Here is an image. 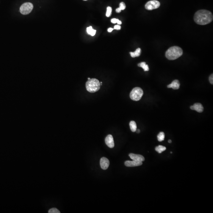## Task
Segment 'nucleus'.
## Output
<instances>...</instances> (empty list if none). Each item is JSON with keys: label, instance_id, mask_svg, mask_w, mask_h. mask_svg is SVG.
<instances>
[{"label": "nucleus", "instance_id": "f257e3e1", "mask_svg": "<svg viewBox=\"0 0 213 213\" xmlns=\"http://www.w3.org/2000/svg\"><path fill=\"white\" fill-rule=\"evenodd\" d=\"M212 13L205 9L200 10L195 13L194 16L195 22L198 25H205L210 23L213 20Z\"/></svg>", "mask_w": 213, "mask_h": 213}, {"label": "nucleus", "instance_id": "f03ea898", "mask_svg": "<svg viewBox=\"0 0 213 213\" xmlns=\"http://www.w3.org/2000/svg\"><path fill=\"white\" fill-rule=\"evenodd\" d=\"M183 50L178 46L169 48L166 53V56L169 60H175L180 57L183 54Z\"/></svg>", "mask_w": 213, "mask_h": 213}, {"label": "nucleus", "instance_id": "7ed1b4c3", "mask_svg": "<svg viewBox=\"0 0 213 213\" xmlns=\"http://www.w3.org/2000/svg\"><path fill=\"white\" fill-rule=\"evenodd\" d=\"M86 90L89 92L94 93L98 91L100 88V83L96 79H90L86 83Z\"/></svg>", "mask_w": 213, "mask_h": 213}, {"label": "nucleus", "instance_id": "20e7f679", "mask_svg": "<svg viewBox=\"0 0 213 213\" xmlns=\"http://www.w3.org/2000/svg\"><path fill=\"white\" fill-rule=\"evenodd\" d=\"M143 94L142 89L140 87H135L132 90L130 94V97L131 100L138 101L141 100Z\"/></svg>", "mask_w": 213, "mask_h": 213}, {"label": "nucleus", "instance_id": "39448f33", "mask_svg": "<svg viewBox=\"0 0 213 213\" xmlns=\"http://www.w3.org/2000/svg\"><path fill=\"white\" fill-rule=\"evenodd\" d=\"M33 8V5L31 3H26L21 5L20 8V12L23 15L30 14Z\"/></svg>", "mask_w": 213, "mask_h": 213}, {"label": "nucleus", "instance_id": "423d86ee", "mask_svg": "<svg viewBox=\"0 0 213 213\" xmlns=\"http://www.w3.org/2000/svg\"><path fill=\"white\" fill-rule=\"evenodd\" d=\"M160 6V3L156 0H152L148 1L145 5V8L148 10H153L158 8Z\"/></svg>", "mask_w": 213, "mask_h": 213}, {"label": "nucleus", "instance_id": "0eeeda50", "mask_svg": "<svg viewBox=\"0 0 213 213\" xmlns=\"http://www.w3.org/2000/svg\"><path fill=\"white\" fill-rule=\"evenodd\" d=\"M101 167L103 170H106L109 167L110 162L108 159L105 157H103L100 160Z\"/></svg>", "mask_w": 213, "mask_h": 213}, {"label": "nucleus", "instance_id": "6e6552de", "mask_svg": "<svg viewBox=\"0 0 213 213\" xmlns=\"http://www.w3.org/2000/svg\"><path fill=\"white\" fill-rule=\"evenodd\" d=\"M106 144L109 147L112 148L114 146V141L113 136L111 135H108L105 139Z\"/></svg>", "mask_w": 213, "mask_h": 213}, {"label": "nucleus", "instance_id": "1a4fd4ad", "mask_svg": "<svg viewBox=\"0 0 213 213\" xmlns=\"http://www.w3.org/2000/svg\"><path fill=\"white\" fill-rule=\"evenodd\" d=\"M130 158L133 160L135 161H140L142 162L144 161L145 159L144 157L142 156L139 154H136L134 153H130L129 155Z\"/></svg>", "mask_w": 213, "mask_h": 213}, {"label": "nucleus", "instance_id": "9d476101", "mask_svg": "<svg viewBox=\"0 0 213 213\" xmlns=\"http://www.w3.org/2000/svg\"><path fill=\"white\" fill-rule=\"evenodd\" d=\"M124 164L125 166L127 167H134L141 166L142 165V162L135 161L134 160H133L132 161H126L125 162Z\"/></svg>", "mask_w": 213, "mask_h": 213}, {"label": "nucleus", "instance_id": "9b49d317", "mask_svg": "<svg viewBox=\"0 0 213 213\" xmlns=\"http://www.w3.org/2000/svg\"><path fill=\"white\" fill-rule=\"evenodd\" d=\"M191 110H195L199 113H202L204 111L203 106L200 103H195L193 105L190 106Z\"/></svg>", "mask_w": 213, "mask_h": 213}, {"label": "nucleus", "instance_id": "f8f14e48", "mask_svg": "<svg viewBox=\"0 0 213 213\" xmlns=\"http://www.w3.org/2000/svg\"><path fill=\"white\" fill-rule=\"evenodd\" d=\"M180 86V83L178 80H175L167 86L168 88H172L174 90L178 89Z\"/></svg>", "mask_w": 213, "mask_h": 213}, {"label": "nucleus", "instance_id": "ddd939ff", "mask_svg": "<svg viewBox=\"0 0 213 213\" xmlns=\"http://www.w3.org/2000/svg\"><path fill=\"white\" fill-rule=\"evenodd\" d=\"M141 49L139 48L136 50L135 52H130V54L131 57H133V58H135V57L140 56L141 54Z\"/></svg>", "mask_w": 213, "mask_h": 213}, {"label": "nucleus", "instance_id": "4468645a", "mask_svg": "<svg viewBox=\"0 0 213 213\" xmlns=\"http://www.w3.org/2000/svg\"><path fill=\"white\" fill-rule=\"evenodd\" d=\"M130 126L131 130L132 132H135L137 127L136 123L135 121H131L130 123Z\"/></svg>", "mask_w": 213, "mask_h": 213}, {"label": "nucleus", "instance_id": "2eb2a0df", "mask_svg": "<svg viewBox=\"0 0 213 213\" xmlns=\"http://www.w3.org/2000/svg\"><path fill=\"white\" fill-rule=\"evenodd\" d=\"M138 66L140 67H142L144 71H149V68L148 65H147L145 62H142L138 64Z\"/></svg>", "mask_w": 213, "mask_h": 213}, {"label": "nucleus", "instance_id": "dca6fc26", "mask_svg": "<svg viewBox=\"0 0 213 213\" xmlns=\"http://www.w3.org/2000/svg\"><path fill=\"white\" fill-rule=\"evenodd\" d=\"M166 150V148L162 145H159L158 147H156L155 148V150H156V152L159 153H161L162 152L165 151Z\"/></svg>", "mask_w": 213, "mask_h": 213}, {"label": "nucleus", "instance_id": "f3484780", "mask_svg": "<svg viewBox=\"0 0 213 213\" xmlns=\"http://www.w3.org/2000/svg\"><path fill=\"white\" fill-rule=\"evenodd\" d=\"M164 137H165V135H164V133L163 132H160L159 134L157 136L158 141L159 142L163 141L164 140Z\"/></svg>", "mask_w": 213, "mask_h": 213}, {"label": "nucleus", "instance_id": "a211bd4d", "mask_svg": "<svg viewBox=\"0 0 213 213\" xmlns=\"http://www.w3.org/2000/svg\"><path fill=\"white\" fill-rule=\"evenodd\" d=\"M112 11V9L111 7H110V6L107 7L106 14V16L107 17H109L111 16V15Z\"/></svg>", "mask_w": 213, "mask_h": 213}, {"label": "nucleus", "instance_id": "6ab92c4d", "mask_svg": "<svg viewBox=\"0 0 213 213\" xmlns=\"http://www.w3.org/2000/svg\"><path fill=\"white\" fill-rule=\"evenodd\" d=\"M49 213H60L59 210L56 208H53L49 210L48 211Z\"/></svg>", "mask_w": 213, "mask_h": 213}, {"label": "nucleus", "instance_id": "aec40b11", "mask_svg": "<svg viewBox=\"0 0 213 213\" xmlns=\"http://www.w3.org/2000/svg\"><path fill=\"white\" fill-rule=\"evenodd\" d=\"M119 8L121 9V10H124L126 8V6H125V4L124 2H121L120 4V6Z\"/></svg>", "mask_w": 213, "mask_h": 213}, {"label": "nucleus", "instance_id": "412c9836", "mask_svg": "<svg viewBox=\"0 0 213 213\" xmlns=\"http://www.w3.org/2000/svg\"><path fill=\"white\" fill-rule=\"evenodd\" d=\"M93 29L92 28V26H90L89 27H88L87 28V32L88 33V34H91V33L92 32V31H93Z\"/></svg>", "mask_w": 213, "mask_h": 213}, {"label": "nucleus", "instance_id": "4be33fe9", "mask_svg": "<svg viewBox=\"0 0 213 213\" xmlns=\"http://www.w3.org/2000/svg\"><path fill=\"white\" fill-rule=\"evenodd\" d=\"M209 81H210V83L211 84H213V74H211L210 75V77H209Z\"/></svg>", "mask_w": 213, "mask_h": 213}, {"label": "nucleus", "instance_id": "5701e85b", "mask_svg": "<svg viewBox=\"0 0 213 213\" xmlns=\"http://www.w3.org/2000/svg\"><path fill=\"white\" fill-rule=\"evenodd\" d=\"M114 29L116 30H120L121 29V26L120 25H116L114 26Z\"/></svg>", "mask_w": 213, "mask_h": 213}, {"label": "nucleus", "instance_id": "b1692460", "mask_svg": "<svg viewBox=\"0 0 213 213\" xmlns=\"http://www.w3.org/2000/svg\"><path fill=\"white\" fill-rule=\"evenodd\" d=\"M117 20H118V19H116V18H114V19H112L111 20V22L112 23L115 24V23H117Z\"/></svg>", "mask_w": 213, "mask_h": 213}, {"label": "nucleus", "instance_id": "393cba45", "mask_svg": "<svg viewBox=\"0 0 213 213\" xmlns=\"http://www.w3.org/2000/svg\"><path fill=\"white\" fill-rule=\"evenodd\" d=\"M95 33H96V30L93 29L92 32L90 34V35H91L92 36H94L95 35Z\"/></svg>", "mask_w": 213, "mask_h": 213}, {"label": "nucleus", "instance_id": "a878e982", "mask_svg": "<svg viewBox=\"0 0 213 213\" xmlns=\"http://www.w3.org/2000/svg\"><path fill=\"white\" fill-rule=\"evenodd\" d=\"M121 11H122V10H121V9H120L119 8H117L116 9V12H117V13H120V12H121Z\"/></svg>", "mask_w": 213, "mask_h": 213}, {"label": "nucleus", "instance_id": "bb28decb", "mask_svg": "<svg viewBox=\"0 0 213 213\" xmlns=\"http://www.w3.org/2000/svg\"><path fill=\"white\" fill-rule=\"evenodd\" d=\"M113 30V28H109L108 29V32H109V33H111V32Z\"/></svg>", "mask_w": 213, "mask_h": 213}, {"label": "nucleus", "instance_id": "cd10ccee", "mask_svg": "<svg viewBox=\"0 0 213 213\" xmlns=\"http://www.w3.org/2000/svg\"><path fill=\"white\" fill-rule=\"evenodd\" d=\"M117 23L119 25H121L122 24V22L118 19L117 21Z\"/></svg>", "mask_w": 213, "mask_h": 213}, {"label": "nucleus", "instance_id": "c85d7f7f", "mask_svg": "<svg viewBox=\"0 0 213 213\" xmlns=\"http://www.w3.org/2000/svg\"><path fill=\"white\" fill-rule=\"evenodd\" d=\"M136 132L137 133H140V130H139V129H137V130H136Z\"/></svg>", "mask_w": 213, "mask_h": 213}, {"label": "nucleus", "instance_id": "c756f323", "mask_svg": "<svg viewBox=\"0 0 213 213\" xmlns=\"http://www.w3.org/2000/svg\"><path fill=\"white\" fill-rule=\"evenodd\" d=\"M168 142H169V143H171V142H172L171 140H169V141H168Z\"/></svg>", "mask_w": 213, "mask_h": 213}, {"label": "nucleus", "instance_id": "7c9ffc66", "mask_svg": "<svg viewBox=\"0 0 213 213\" xmlns=\"http://www.w3.org/2000/svg\"><path fill=\"white\" fill-rule=\"evenodd\" d=\"M90 79V78H88V80H89V79Z\"/></svg>", "mask_w": 213, "mask_h": 213}, {"label": "nucleus", "instance_id": "2f4dec72", "mask_svg": "<svg viewBox=\"0 0 213 213\" xmlns=\"http://www.w3.org/2000/svg\"><path fill=\"white\" fill-rule=\"evenodd\" d=\"M84 1H87V0H84Z\"/></svg>", "mask_w": 213, "mask_h": 213}]
</instances>
